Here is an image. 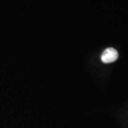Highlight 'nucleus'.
Wrapping results in <instances>:
<instances>
[{
	"mask_svg": "<svg viewBox=\"0 0 128 128\" xmlns=\"http://www.w3.org/2000/svg\"><path fill=\"white\" fill-rule=\"evenodd\" d=\"M118 58V53L113 48H108L101 56V60L104 64H110L114 62Z\"/></svg>",
	"mask_w": 128,
	"mask_h": 128,
	"instance_id": "nucleus-1",
	"label": "nucleus"
}]
</instances>
